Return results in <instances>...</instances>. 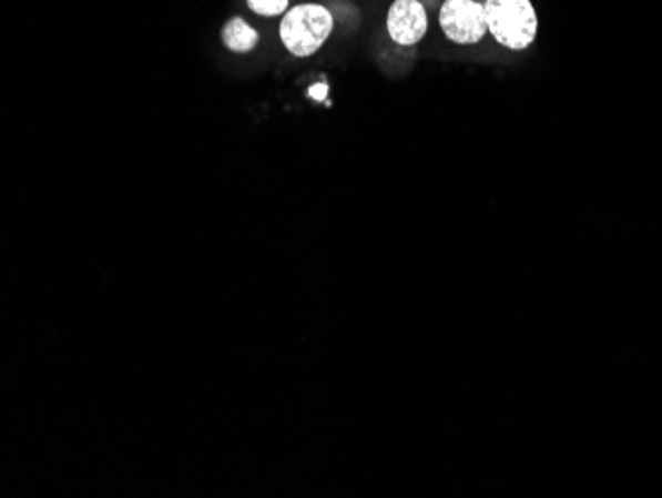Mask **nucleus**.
<instances>
[{
  "instance_id": "f257e3e1",
  "label": "nucleus",
  "mask_w": 662,
  "mask_h": 498,
  "mask_svg": "<svg viewBox=\"0 0 662 498\" xmlns=\"http://www.w3.org/2000/svg\"><path fill=\"white\" fill-rule=\"evenodd\" d=\"M334 30L336 17L332 10L319 2H302L282 17L278 37L292 57L309 58L322 50Z\"/></svg>"
},
{
  "instance_id": "f03ea898",
  "label": "nucleus",
  "mask_w": 662,
  "mask_h": 498,
  "mask_svg": "<svg viewBox=\"0 0 662 498\" xmlns=\"http://www.w3.org/2000/svg\"><path fill=\"white\" fill-rule=\"evenodd\" d=\"M488 34L510 52H523L538 40L540 19L532 0H485Z\"/></svg>"
},
{
  "instance_id": "7ed1b4c3",
  "label": "nucleus",
  "mask_w": 662,
  "mask_h": 498,
  "mask_svg": "<svg viewBox=\"0 0 662 498\" xmlns=\"http://www.w3.org/2000/svg\"><path fill=\"white\" fill-rule=\"evenodd\" d=\"M442 34L457 47H476L488 34L482 0H445L439 9Z\"/></svg>"
},
{
  "instance_id": "20e7f679",
  "label": "nucleus",
  "mask_w": 662,
  "mask_h": 498,
  "mask_svg": "<svg viewBox=\"0 0 662 498\" xmlns=\"http://www.w3.org/2000/svg\"><path fill=\"white\" fill-rule=\"evenodd\" d=\"M385 29L397 47L413 48L429 34V12L420 0H393Z\"/></svg>"
},
{
  "instance_id": "39448f33",
  "label": "nucleus",
  "mask_w": 662,
  "mask_h": 498,
  "mask_svg": "<svg viewBox=\"0 0 662 498\" xmlns=\"http://www.w3.org/2000/svg\"><path fill=\"white\" fill-rule=\"evenodd\" d=\"M221 42L233 54H251L261 42V32L243 17H231L221 29Z\"/></svg>"
},
{
  "instance_id": "423d86ee",
  "label": "nucleus",
  "mask_w": 662,
  "mask_h": 498,
  "mask_svg": "<svg viewBox=\"0 0 662 498\" xmlns=\"http://www.w3.org/2000/svg\"><path fill=\"white\" fill-rule=\"evenodd\" d=\"M246 7L262 19H278L289 10V0H246Z\"/></svg>"
}]
</instances>
